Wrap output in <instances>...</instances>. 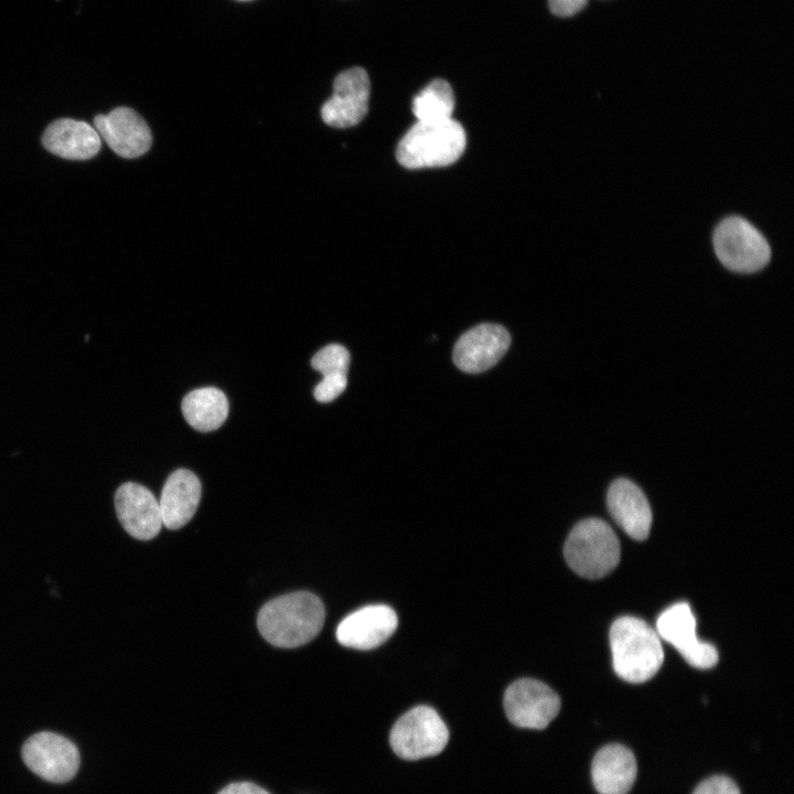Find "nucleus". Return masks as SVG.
<instances>
[{
	"label": "nucleus",
	"mask_w": 794,
	"mask_h": 794,
	"mask_svg": "<svg viewBox=\"0 0 794 794\" xmlns=\"http://www.w3.org/2000/svg\"><path fill=\"white\" fill-rule=\"evenodd\" d=\"M324 618L322 601L311 592L298 591L267 602L258 613L257 625L270 644L293 648L313 640Z\"/></svg>",
	"instance_id": "1"
},
{
	"label": "nucleus",
	"mask_w": 794,
	"mask_h": 794,
	"mask_svg": "<svg viewBox=\"0 0 794 794\" xmlns=\"http://www.w3.org/2000/svg\"><path fill=\"white\" fill-rule=\"evenodd\" d=\"M610 646L614 672L625 682L644 683L663 665L661 639L642 619L630 615L616 619L610 629Z\"/></svg>",
	"instance_id": "2"
},
{
	"label": "nucleus",
	"mask_w": 794,
	"mask_h": 794,
	"mask_svg": "<svg viewBox=\"0 0 794 794\" xmlns=\"http://www.w3.org/2000/svg\"><path fill=\"white\" fill-rule=\"evenodd\" d=\"M466 136L457 120L417 121L400 139L396 157L408 169L446 167L464 152Z\"/></svg>",
	"instance_id": "3"
},
{
	"label": "nucleus",
	"mask_w": 794,
	"mask_h": 794,
	"mask_svg": "<svg viewBox=\"0 0 794 794\" xmlns=\"http://www.w3.org/2000/svg\"><path fill=\"white\" fill-rule=\"evenodd\" d=\"M564 555L577 575L586 579H600L618 566L620 541L603 519L587 518L569 533Z\"/></svg>",
	"instance_id": "4"
},
{
	"label": "nucleus",
	"mask_w": 794,
	"mask_h": 794,
	"mask_svg": "<svg viewBox=\"0 0 794 794\" xmlns=\"http://www.w3.org/2000/svg\"><path fill=\"white\" fill-rule=\"evenodd\" d=\"M712 243L719 261L734 272L759 271L771 258V248L765 237L740 216L722 219L713 232Z\"/></svg>",
	"instance_id": "5"
},
{
	"label": "nucleus",
	"mask_w": 794,
	"mask_h": 794,
	"mask_svg": "<svg viewBox=\"0 0 794 794\" xmlns=\"http://www.w3.org/2000/svg\"><path fill=\"white\" fill-rule=\"evenodd\" d=\"M449 731L438 712L429 706H417L394 725L389 741L394 752L406 760H419L440 753Z\"/></svg>",
	"instance_id": "6"
},
{
	"label": "nucleus",
	"mask_w": 794,
	"mask_h": 794,
	"mask_svg": "<svg viewBox=\"0 0 794 794\" xmlns=\"http://www.w3.org/2000/svg\"><path fill=\"white\" fill-rule=\"evenodd\" d=\"M661 640L672 644L693 667L708 669L719 659L717 648L698 639L696 618L687 602H678L664 610L656 620Z\"/></svg>",
	"instance_id": "7"
},
{
	"label": "nucleus",
	"mask_w": 794,
	"mask_h": 794,
	"mask_svg": "<svg viewBox=\"0 0 794 794\" xmlns=\"http://www.w3.org/2000/svg\"><path fill=\"white\" fill-rule=\"evenodd\" d=\"M22 759L32 772L54 783L73 779L81 763L77 747L65 737L49 731L35 733L24 742Z\"/></svg>",
	"instance_id": "8"
},
{
	"label": "nucleus",
	"mask_w": 794,
	"mask_h": 794,
	"mask_svg": "<svg viewBox=\"0 0 794 794\" xmlns=\"http://www.w3.org/2000/svg\"><path fill=\"white\" fill-rule=\"evenodd\" d=\"M504 709L513 725L521 728L544 729L558 715L560 698L545 683L522 678L507 687L504 694Z\"/></svg>",
	"instance_id": "9"
},
{
	"label": "nucleus",
	"mask_w": 794,
	"mask_h": 794,
	"mask_svg": "<svg viewBox=\"0 0 794 794\" xmlns=\"http://www.w3.org/2000/svg\"><path fill=\"white\" fill-rule=\"evenodd\" d=\"M371 83L366 71L352 67L334 79L333 94L321 108L322 120L334 128H350L368 111Z\"/></svg>",
	"instance_id": "10"
},
{
	"label": "nucleus",
	"mask_w": 794,
	"mask_h": 794,
	"mask_svg": "<svg viewBox=\"0 0 794 794\" xmlns=\"http://www.w3.org/2000/svg\"><path fill=\"white\" fill-rule=\"evenodd\" d=\"M94 127L100 139L119 157L135 159L152 144L150 128L133 109L117 107L107 115H97Z\"/></svg>",
	"instance_id": "11"
},
{
	"label": "nucleus",
	"mask_w": 794,
	"mask_h": 794,
	"mask_svg": "<svg viewBox=\"0 0 794 794\" xmlns=\"http://www.w3.org/2000/svg\"><path fill=\"white\" fill-rule=\"evenodd\" d=\"M511 344L507 330L498 324H479L462 334L453 348L454 364L466 373H481L495 365Z\"/></svg>",
	"instance_id": "12"
},
{
	"label": "nucleus",
	"mask_w": 794,
	"mask_h": 794,
	"mask_svg": "<svg viewBox=\"0 0 794 794\" xmlns=\"http://www.w3.org/2000/svg\"><path fill=\"white\" fill-rule=\"evenodd\" d=\"M398 618L386 604L363 607L345 616L336 629L340 644L355 650H372L396 631Z\"/></svg>",
	"instance_id": "13"
},
{
	"label": "nucleus",
	"mask_w": 794,
	"mask_h": 794,
	"mask_svg": "<svg viewBox=\"0 0 794 794\" xmlns=\"http://www.w3.org/2000/svg\"><path fill=\"white\" fill-rule=\"evenodd\" d=\"M115 507L124 529L133 538L149 540L162 526L159 502L143 485L127 482L115 494Z\"/></svg>",
	"instance_id": "14"
},
{
	"label": "nucleus",
	"mask_w": 794,
	"mask_h": 794,
	"mask_svg": "<svg viewBox=\"0 0 794 794\" xmlns=\"http://www.w3.org/2000/svg\"><path fill=\"white\" fill-rule=\"evenodd\" d=\"M608 509L614 522L633 539L647 538L652 511L642 490L626 479L615 480L609 487Z\"/></svg>",
	"instance_id": "15"
},
{
	"label": "nucleus",
	"mask_w": 794,
	"mask_h": 794,
	"mask_svg": "<svg viewBox=\"0 0 794 794\" xmlns=\"http://www.w3.org/2000/svg\"><path fill=\"white\" fill-rule=\"evenodd\" d=\"M42 143L51 153L68 160H87L95 157L101 139L95 127L81 120L61 118L47 126Z\"/></svg>",
	"instance_id": "16"
},
{
	"label": "nucleus",
	"mask_w": 794,
	"mask_h": 794,
	"mask_svg": "<svg viewBox=\"0 0 794 794\" xmlns=\"http://www.w3.org/2000/svg\"><path fill=\"white\" fill-rule=\"evenodd\" d=\"M201 493V482L192 471L179 469L171 473L159 501L162 525L179 529L189 523L196 512Z\"/></svg>",
	"instance_id": "17"
},
{
	"label": "nucleus",
	"mask_w": 794,
	"mask_h": 794,
	"mask_svg": "<svg viewBox=\"0 0 794 794\" xmlns=\"http://www.w3.org/2000/svg\"><path fill=\"white\" fill-rule=\"evenodd\" d=\"M637 773L634 754L622 744H608L594 755L592 782L599 794H626Z\"/></svg>",
	"instance_id": "18"
},
{
	"label": "nucleus",
	"mask_w": 794,
	"mask_h": 794,
	"mask_svg": "<svg viewBox=\"0 0 794 794\" xmlns=\"http://www.w3.org/2000/svg\"><path fill=\"white\" fill-rule=\"evenodd\" d=\"M182 414L186 422L197 431L208 432L219 428L228 415V400L215 387L190 391L182 400Z\"/></svg>",
	"instance_id": "19"
},
{
	"label": "nucleus",
	"mask_w": 794,
	"mask_h": 794,
	"mask_svg": "<svg viewBox=\"0 0 794 794\" xmlns=\"http://www.w3.org/2000/svg\"><path fill=\"white\" fill-rule=\"evenodd\" d=\"M454 109V94L451 85L441 78L430 82L412 101L417 121H437L451 118Z\"/></svg>",
	"instance_id": "20"
},
{
	"label": "nucleus",
	"mask_w": 794,
	"mask_h": 794,
	"mask_svg": "<svg viewBox=\"0 0 794 794\" xmlns=\"http://www.w3.org/2000/svg\"><path fill=\"white\" fill-rule=\"evenodd\" d=\"M350 360V353L343 345L329 344L313 355L311 366L323 376L332 374L346 375Z\"/></svg>",
	"instance_id": "21"
},
{
	"label": "nucleus",
	"mask_w": 794,
	"mask_h": 794,
	"mask_svg": "<svg viewBox=\"0 0 794 794\" xmlns=\"http://www.w3.org/2000/svg\"><path fill=\"white\" fill-rule=\"evenodd\" d=\"M346 384L345 374L325 375L314 388V398L320 403H330L345 390Z\"/></svg>",
	"instance_id": "22"
},
{
	"label": "nucleus",
	"mask_w": 794,
	"mask_h": 794,
	"mask_svg": "<svg viewBox=\"0 0 794 794\" xmlns=\"http://www.w3.org/2000/svg\"><path fill=\"white\" fill-rule=\"evenodd\" d=\"M693 794H740V791L730 777L713 775L697 785Z\"/></svg>",
	"instance_id": "23"
},
{
	"label": "nucleus",
	"mask_w": 794,
	"mask_h": 794,
	"mask_svg": "<svg viewBox=\"0 0 794 794\" xmlns=\"http://www.w3.org/2000/svg\"><path fill=\"white\" fill-rule=\"evenodd\" d=\"M588 0H548L550 11L558 17H570L581 11Z\"/></svg>",
	"instance_id": "24"
},
{
	"label": "nucleus",
	"mask_w": 794,
	"mask_h": 794,
	"mask_svg": "<svg viewBox=\"0 0 794 794\" xmlns=\"http://www.w3.org/2000/svg\"><path fill=\"white\" fill-rule=\"evenodd\" d=\"M217 794H270L265 788L249 782L232 783L222 788Z\"/></svg>",
	"instance_id": "25"
}]
</instances>
